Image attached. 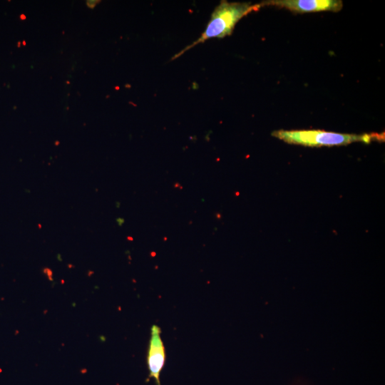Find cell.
Returning <instances> with one entry per match:
<instances>
[{"label":"cell","instance_id":"1","mask_svg":"<svg viewBox=\"0 0 385 385\" xmlns=\"http://www.w3.org/2000/svg\"><path fill=\"white\" fill-rule=\"evenodd\" d=\"M260 4H252L250 2H229L221 1L215 8L210 19L200 36L187 46L182 51L175 54L174 60L195 46L205 42L213 38H224L232 34L237 23L251 12L261 9Z\"/></svg>","mask_w":385,"mask_h":385},{"label":"cell","instance_id":"2","mask_svg":"<svg viewBox=\"0 0 385 385\" xmlns=\"http://www.w3.org/2000/svg\"><path fill=\"white\" fill-rule=\"evenodd\" d=\"M274 137L287 143L309 147L346 145L352 143H370L384 140V133L349 134L322 130H279L272 132Z\"/></svg>","mask_w":385,"mask_h":385},{"label":"cell","instance_id":"3","mask_svg":"<svg viewBox=\"0 0 385 385\" xmlns=\"http://www.w3.org/2000/svg\"><path fill=\"white\" fill-rule=\"evenodd\" d=\"M260 4L262 7L272 6L298 14L324 11L337 12L343 6L340 0H270Z\"/></svg>","mask_w":385,"mask_h":385},{"label":"cell","instance_id":"4","mask_svg":"<svg viewBox=\"0 0 385 385\" xmlns=\"http://www.w3.org/2000/svg\"><path fill=\"white\" fill-rule=\"evenodd\" d=\"M160 334V328L153 325L147 354L149 378H153L158 385H160V374L165 362V346Z\"/></svg>","mask_w":385,"mask_h":385},{"label":"cell","instance_id":"5","mask_svg":"<svg viewBox=\"0 0 385 385\" xmlns=\"http://www.w3.org/2000/svg\"><path fill=\"white\" fill-rule=\"evenodd\" d=\"M21 19H26V16H24L23 14H21Z\"/></svg>","mask_w":385,"mask_h":385}]
</instances>
